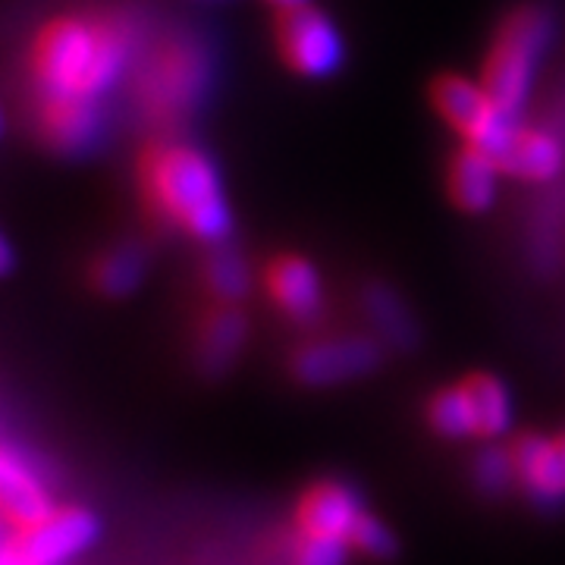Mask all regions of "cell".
<instances>
[{"instance_id": "6da1fadb", "label": "cell", "mask_w": 565, "mask_h": 565, "mask_svg": "<svg viewBox=\"0 0 565 565\" xmlns=\"http://www.w3.org/2000/svg\"><path fill=\"white\" fill-rule=\"evenodd\" d=\"M129 51V25L117 17L63 13L41 22L29 44L25 66L35 95L98 102L120 79Z\"/></svg>"}, {"instance_id": "7a4b0ae2", "label": "cell", "mask_w": 565, "mask_h": 565, "mask_svg": "<svg viewBox=\"0 0 565 565\" xmlns=\"http://www.w3.org/2000/svg\"><path fill=\"white\" fill-rule=\"evenodd\" d=\"M136 185L148 217L199 243H221L233 226L221 177L195 145L148 141L136 161Z\"/></svg>"}, {"instance_id": "3957f363", "label": "cell", "mask_w": 565, "mask_h": 565, "mask_svg": "<svg viewBox=\"0 0 565 565\" xmlns=\"http://www.w3.org/2000/svg\"><path fill=\"white\" fill-rule=\"evenodd\" d=\"M207 85V61L202 47L189 39L161 41L136 70L132 98L141 117L154 122H177L192 114Z\"/></svg>"}, {"instance_id": "277c9868", "label": "cell", "mask_w": 565, "mask_h": 565, "mask_svg": "<svg viewBox=\"0 0 565 565\" xmlns=\"http://www.w3.org/2000/svg\"><path fill=\"white\" fill-rule=\"evenodd\" d=\"M546 39H550V17L544 10L519 7L500 22L497 35L487 47L478 82L484 85L487 95L500 104V110L509 120L525 104L531 76H534V66H537Z\"/></svg>"}, {"instance_id": "5b68a950", "label": "cell", "mask_w": 565, "mask_h": 565, "mask_svg": "<svg viewBox=\"0 0 565 565\" xmlns=\"http://www.w3.org/2000/svg\"><path fill=\"white\" fill-rule=\"evenodd\" d=\"M430 104L465 145H478L487 151H493L512 126L500 104L487 95L484 85L459 73H444L430 82Z\"/></svg>"}, {"instance_id": "8992f818", "label": "cell", "mask_w": 565, "mask_h": 565, "mask_svg": "<svg viewBox=\"0 0 565 565\" xmlns=\"http://www.w3.org/2000/svg\"><path fill=\"white\" fill-rule=\"evenodd\" d=\"M274 41H277L280 61L296 76L318 79V76L333 73L340 66V61H343L340 32L311 3L292 7V10H280L274 17Z\"/></svg>"}, {"instance_id": "52a82bcc", "label": "cell", "mask_w": 565, "mask_h": 565, "mask_svg": "<svg viewBox=\"0 0 565 565\" xmlns=\"http://www.w3.org/2000/svg\"><path fill=\"white\" fill-rule=\"evenodd\" d=\"M98 519L82 505H54L39 525L25 527L20 534H7V546H13L25 563L61 565L82 550L95 544Z\"/></svg>"}, {"instance_id": "ba28073f", "label": "cell", "mask_w": 565, "mask_h": 565, "mask_svg": "<svg viewBox=\"0 0 565 565\" xmlns=\"http://www.w3.org/2000/svg\"><path fill=\"white\" fill-rule=\"evenodd\" d=\"M377 364V345L362 337H333L302 343L289 355V374L305 386H333L355 381Z\"/></svg>"}, {"instance_id": "9c48e42d", "label": "cell", "mask_w": 565, "mask_h": 565, "mask_svg": "<svg viewBox=\"0 0 565 565\" xmlns=\"http://www.w3.org/2000/svg\"><path fill=\"white\" fill-rule=\"evenodd\" d=\"M364 515L355 490H349L340 481H315L299 493L292 509V531L315 541H337L349 546V537Z\"/></svg>"}, {"instance_id": "30bf717a", "label": "cell", "mask_w": 565, "mask_h": 565, "mask_svg": "<svg viewBox=\"0 0 565 565\" xmlns=\"http://www.w3.org/2000/svg\"><path fill=\"white\" fill-rule=\"evenodd\" d=\"M512 478L525 487L541 503H553L565 497V430L553 437L522 434L505 446Z\"/></svg>"}, {"instance_id": "8fae6325", "label": "cell", "mask_w": 565, "mask_h": 565, "mask_svg": "<svg viewBox=\"0 0 565 565\" xmlns=\"http://www.w3.org/2000/svg\"><path fill=\"white\" fill-rule=\"evenodd\" d=\"M102 129L98 102L39 95L35 104V136L57 154H79Z\"/></svg>"}, {"instance_id": "7c38bea8", "label": "cell", "mask_w": 565, "mask_h": 565, "mask_svg": "<svg viewBox=\"0 0 565 565\" xmlns=\"http://www.w3.org/2000/svg\"><path fill=\"white\" fill-rule=\"evenodd\" d=\"M47 487L39 471L22 459L13 446H3L0 452V512L7 534H20L25 527L39 525L41 519L54 509Z\"/></svg>"}, {"instance_id": "4fadbf2b", "label": "cell", "mask_w": 565, "mask_h": 565, "mask_svg": "<svg viewBox=\"0 0 565 565\" xmlns=\"http://www.w3.org/2000/svg\"><path fill=\"white\" fill-rule=\"evenodd\" d=\"M262 282L267 299L292 321H308L321 308V277L315 264L296 252H282L270 258L264 267Z\"/></svg>"}, {"instance_id": "5bb4252c", "label": "cell", "mask_w": 565, "mask_h": 565, "mask_svg": "<svg viewBox=\"0 0 565 565\" xmlns=\"http://www.w3.org/2000/svg\"><path fill=\"white\" fill-rule=\"evenodd\" d=\"M505 177L527 182L553 180L563 170V145L544 129L534 126H509L500 145L490 151Z\"/></svg>"}, {"instance_id": "9a60e30c", "label": "cell", "mask_w": 565, "mask_h": 565, "mask_svg": "<svg viewBox=\"0 0 565 565\" xmlns=\"http://www.w3.org/2000/svg\"><path fill=\"white\" fill-rule=\"evenodd\" d=\"M500 167L497 158L478 145H459L446 163V195L465 214H481L497 199Z\"/></svg>"}, {"instance_id": "2e32d148", "label": "cell", "mask_w": 565, "mask_h": 565, "mask_svg": "<svg viewBox=\"0 0 565 565\" xmlns=\"http://www.w3.org/2000/svg\"><path fill=\"white\" fill-rule=\"evenodd\" d=\"M459 390H462L465 412L471 424V437L478 440L503 437L512 422V399L503 381L487 371H471L459 381Z\"/></svg>"}, {"instance_id": "e0dca14e", "label": "cell", "mask_w": 565, "mask_h": 565, "mask_svg": "<svg viewBox=\"0 0 565 565\" xmlns=\"http://www.w3.org/2000/svg\"><path fill=\"white\" fill-rule=\"evenodd\" d=\"M245 337H248V321L243 318V311L230 305L207 311L195 333V362L204 374H221L239 355Z\"/></svg>"}, {"instance_id": "ac0fdd59", "label": "cell", "mask_w": 565, "mask_h": 565, "mask_svg": "<svg viewBox=\"0 0 565 565\" xmlns=\"http://www.w3.org/2000/svg\"><path fill=\"white\" fill-rule=\"evenodd\" d=\"M141 274H145V258H141L139 248H132V245H117V248L104 252L102 258L92 264L88 280H92V286H95L102 296L120 299V296L132 292V289L139 286Z\"/></svg>"}, {"instance_id": "d6986e66", "label": "cell", "mask_w": 565, "mask_h": 565, "mask_svg": "<svg viewBox=\"0 0 565 565\" xmlns=\"http://www.w3.org/2000/svg\"><path fill=\"white\" fill-rule=\"evenodd\" d=\"M204 282H207L211 296L221 305L239 302L245 296V289H248V267H245L239 255L223 248L217 255H211L207 264H204Z\"/></svg>"}, {"instance_id": "ffe728a7", "label": "cell", "mask_w": 565, "mask_h": 565, "mask_svg": "<svg viewBox=\"0 0 565 565\" xmlns=\"http://www.w3.org/2000/svg\"><path fill=\"white\" fill-rule=\"evenodd\" d=\"M427 422L446 440L471 437V424H468V412H465V399L459 384L444 386V390H437L430 396V403H427Z\"/></svg>"}, {"instance_id": "44dd1931", "label": "cell", "mask_w": 565, "mask_h": 565, "mask_svg": "<svg viewBox=\"0 0 565 565\" xmlns=\"http://www.w3.org/2000/svg\"><path fill=\"white\" fill-rule=\"evenodd\" d=\"M349 550H355L362 556H371V559H386V556L396 553V537L390 534V527L377 515H371L364 509V515L359 519L352 537H349Z\"/></svg>"}, {"instance_id": "7402d4cb", "label": "cell", "mask_w": 565, "mask_h": 565, "mask_svg": "<svg viewBox=\"0 0 565 565\" xmlns=\"http://www.w3.org/2000/svg\"><path fill=\"white\" fill-rule=\"evenodd\" d=\"M349 546L337 541H315L292 531V541L286 546V565H345Z\"/></svg>"}, {"instance_id": "603a6c76", "label": "cell", "mask_w": 565, "mask_h": 565, "mask_svg": "<svg viewBox=\"0 0 565 565\" xmlns=\"http://www.w3.org/2000/svg\"><path fill=\"white\" fill-rule=\"evenodd\" d=\"M367 308H371L374 321L384 327L386 337H393L396 343H403V337H408V327H405V318L399 315V302L390 292H384V289H371Z\"/></svg>"}, {"instance_id": "cb8c5ba5", "label": "cell", "mask_w": 565, "mask_h": 565, "mask_svg": "<svg viewBox=\"0 0 565 565\" xmlns=\"http://www.w3.org/2000/svg\"><path fill=\"white\" fill-rule=\"evenodd\" d=\"M478 484L484 490H500V487L512 478V465H509V452L505 449H487L478 459Z\"/></svg>"}, {"instance_id": "d4e9b609", "label": "cell", "mask_w": 565, "mask_h": 565, "mask_svg": "<svg viewBox=\"0 0 565 565\" xmlns=\"http://www.w3.org/2000/svg\"><path fill=\"white\" fill-rule=\"evenodd\" d=\"M267 7H274V13L280 10H292V7H302V3H311V0H264Z\"/></svg>"}, {"instance_id": "484cf974", "label": "cell", "mask_w": 565, "mask_h": 565, "mask_svg": "<svg viewBox=\"0 0 565 565\" xmlns=\"http://www.w3.org/2000/svg\"><path fill=\"white\" fill-rule=\"evenodd\" d=\"M3 565H32V563H25L20 553L13 550V546L3 544Z\"/></svg>"}]
</instances>
